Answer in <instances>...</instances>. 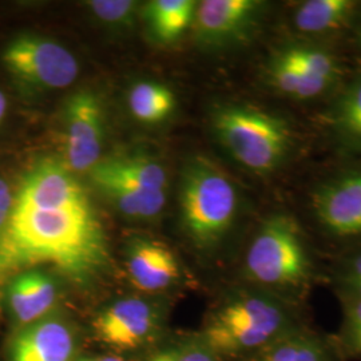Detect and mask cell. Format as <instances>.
<instances>
[{
	"mask_svg": "<svg viewBox=\"0 0 361 361\" xmlns=\"http://www.w3.org/2000/svg\"><path fill=\"white\" fill-rule=\"evenodd\" d=\"M107 264L104 225L77 177L54 161L28 169L0 235V300L13 277L40 265L83 285L98 277Z\"/></svg>",
	"mask_w": 361,
	"mask_h": 361,
	"instance_id": "cell-1",
	"label": "cell"
},
{
	"mask_svg": "<svg viewBox=\"0 0 361 361\" xmlns=\"http://www.w3.org/2000/svg\"><path fill=\"white\" fill-rule=\"evenodd\" d=\"M210 126L232 159L261 177L280 173L297 153L295 123L284 114L256 104H219L210 114Z\"/></svg>",
	"mask_w": 361,
	"mask_h": 361,
	"instance_id": "cell-2",
	"label": "cell"
},
{
	"mask_svg": "<svg viewBox=\"0 0 361 361\" xmlns=\"http://www.w3.org/2000/svg\"><path fill=\"white\" fill-rule=\"evenodd\" d=\"M296 328L289 301L262 289L244 290L212 312L201 338L219 359L250 357Z\"/></svg>",
	"mask_w": 361,
	"mask_h": 361,
	"instance_id": "cell-3",
	"label": "cell"
},
{
	"mask_svg": "<svg viewBox=\"0 0 361 361\" xmlns=\"http://www.w3.org/2000/svg\"><path fill=\"white\" fill-rule=\"evenodd\" d=\"M245 276L262 290L292 302L308 290L314 265L305 233L292 214L262 219L246 250Z\"/></svg>",
	"mask_w": 361,
	"mask_h": 361,
	"instance_id": "cell-4",
	"label": "cell"
},
{
	"mask_svg": "<svg viewBox=\"0 0 361 361\" xmlns=\"http://www.w3.org/2000/svg\"><path fill=\"white\" fill-rule=\"evenodd\" d=\"M241 210V194L231 176L205 155H193L180 174L183 231L194 245L212 250L231 233Z\"/></svg>",
	"mask_w": 361,
	"mask_h": 361,
	"instance_id": "cell-5",
	"label": "cell"
},
{
	"mask_svg": "<svg viewBox=\"0 0 361 361\" xmlns=\"http://www.w3.org/2000/svg\"><path fill=\"white\" fill-rule=\"evenodd\" d=\"M262 79L280 97L310 102L334 95L347 80V66L319 40L295 38L271 50L262 67Z\"/></svg>",
	"mask_w": 361,
	"mask_h": 361,
	"instance_id": "cell-6",
	"label": "cell"
},
{
	"mask_svg": "<svg viewBox=\"0 0 361 361\" xmlns=\"http://www.w3.org/2000/svg\"><path fill=\"white\" fill-rule=\"evenodd\" d=\"M1 61L19 83L35 90L65 89L79 74L77 58L65 46L31 34L11 40Z\"/></svg>",
	"mask_w": 361,
	"mask_h": 361,
	"instance_id": "cell-7",
	"label": "cell"
},
{
	"mask_svg": "<svg viewBox=\"0 0 361 361\" xmlns=\"http://www.w3.org/2000/svg\"><path fill=\"white\" fill-rule=\"evenodd\" d=\"M268 4L259 0H204L197 4L193 31L209 50H225L252 38L265 18Z\"/></svg>",
	"mask_w": 361,
	"mask_h": 361,
	"instance_id": "cell-8",
	"label": "cell"
},
{
	"mask_svg": "<svg viewBox=\"0 0 361 361\" xmlns=\"http://www.w3.org/2000/svg\"><path fill=\"white\" fill-rule=\"evenodd\" d=\"M104 142L102 102L90 90L68 97L63 110V164L71 173H90L101 161Z\"/></svg>",
	"mask_w": 361,
	"mask_h": 361,
	"instance_id": "cell-9",
	"label": "cell"
},
{
	"mask_svg": "<svg viewBox=\"0 0 361 361\" xmlns=\"http://www.w3.org/2000/svg\"><path fill=\"white\" fill-rule=\"evenodd\" d=\"M310 209L331 237H361V168L348 169L322 180L310 193Z\"/></svg>",
	"mask_w": 361,
	"mask_h": 361,
	"instance_id": "cell-10",
	"label": "cell"
},
{
	"mask_svg": "<svg viewBox=\"0 0 361 361\" xmlns=\"http://www.w3.org/2000/svg\"><path fill=\"white\" fill-rule=\"evenodd\" d=\"M159 326L154 307L140 298H123L104 308L92 322L95 337L111 348H140Z\"/></svg>",
	"mask_w": 361,
	"mask_h": 361,
	"instance_id": "cell-11",
	"label": "cell"
},
{
	"mask_svg": "<svg viewBox=\"0 0 361 361\" xmlns=\"http://www.w3.org/2000/svg\"><path fill=\"white\" fill-rule=\"evenodd\" d=\"M75 350L74 328L65 319L50 314L16 332L8 361H73Z\"/></svg>",
	"mask_w": 361,
	"mask_h": 361,
	"instance_id": "cell-12",
	"label": "cell"
},
{
	"mask_svg": "<svg viewBox=\"0 0 361 361\" xmlns=\"http://www.w3.org/2000/svg\"><path fill=\"white\" fill-rule=\"evenodd\" d=\"M3 296L15 323L23 328L51 314L58 285L47 271L30 269L13 277L4 286Z\"/></svg>",
	"mask_w": 361,
	"mask_h": 361,
	"instance_id": "cell-13",
	"label": "cell"
},
{
	"mask_svg": "<svg viewBox=\"0 0 361 361\" xmlns=\"http://www.w3.org/2000/svg\"><path fill=\"white\" fill-rule=\"evenodd\" d=\"M131 283L143 292H159L180 277V265L168 246L147 238H134L126 250Z\"/></svg>",
	"mask_w": 361,
	"mask_h": 361,
	"instance_id": "cell-14",
	"label": "cell"
},
{
	"mask_svg": "<svg viewBox=\"0 0 361 361\" xmlns=\"http://www.w3.org/2000/svg\"><path fill=\"white\" fill-rule=\"evenodd\" d=\"M360 8L355 0H304L292 6L289 23L298 37L316 40L355 26Z\"/></svg>",
	"mask_w": 361,
	"mask_h": 361,
	"instance_id": "cell-15",
	"label": "cell"
},
{
	"mask_svg": "<svg viewBox=\"0 0 361 361\" xmlns=\"http://www.w3.org/2000/svg\"><path fill=\"white\" fill-rule=\"evenodd\" d=\"M323 126L345 153L361 155V73L348 78L324 110Z\"/></svg>",
	"mask_w": 361,
	"mask_h": 361,
	"instance_id": "cell-16",
	"label": "cell"
},
{
	"mask_svg": "<svg viewBox=\"0 0 361 361\" xmlns=\"http://www.w3.org/2000/svg\"><path fill=\"white\" fill-rule=\"evenodd\" d=\"M91 178L118 180L149 192L166 193L168 173L155 159L141 155H116L101 159L90 171Z\"/></svg>",
	"mask_w": 361,
	"mask_h": 361,
	"instance_id": "cell-17",
	"label": "cell"
},
{
	"mask_svg": "<svg viewBox=\"0 0 361 361\" xmlns=\"http://www.w3.org/2000/svg\"><path fill=\"white\" fill-rule=\"evenodd\" d=\"M247 361H334V355L322 337L296 328L258 350Z\"/></svg>",
	"mask_w": 361,
	"mask_h": 361,
	"instance_id": "cell-18",
	"label": "cell"
},
{
	"mask_svg": "<svg viewBox=\"0 0 361 361\" xmlns=\"http://www.w3.org/2000/svg\"><path fill=\"white\" fill-rule=\"evenodd\" d=\"M91 180L122 214L130 219H154L161 214L168 200L166 193L149 192L118 180L104 178H91Z\"/></svg>",
	"mask_w": 361,
	"mask_h": 361,
	"instance_id": "cell-19",
	"label": "cell"
},
{
	"mask_svg": "<svg viewBox=\"0 0 361 361\" xmlns=\"http://www.w3.org/2000/svg\"><path fill=\"white\" fill-rule=\"evenodd\" d=\"M197 1L154 0L146 7V19L155 38L170 43L193 25Z\"/></svg>",
	"mask_w": 361,
	"mask_h": 361,
	"instance_id": "cell-20",
	"label": "cell"
},
{
	"mask_svg": "<svg viewBox=\"0 0 361 361\" xmlns=\"http://www.w3.org/2000/svg\"><path fill=\"white\" fill-rule=\"evenodd\" d=\"M128 102L135 119L143 123H158L173 113L176 97L166 86L145 80L130 89Z\"/></svg>",
	"mask_w": 361,
	"mask_h": 361,
	"instance_id": "cell-21",
	"label": "cell"
},
{
	"mask_svg": "<svg viewBox=\"0 0 361 361\" xmlns=\"http://www.w3.org/2000/svg\"><path fill=\"white\" fill-rule=\"evenodd\" d=\"M343 324L340 328V348L352 357L361 359V298L340 293Z\"/></svg>",
	"mask_w": 361,
	"mask_h": 361,
	"instance_id": "cell-22",
	"label": "cell"
},
{
	"mask_svg": "<svg viewBox=\"0 0 361 361\" xmlns=\"http://www.w3.org/2000/svg\"><path fill=\"white\" fill-rule=\"evenodd\" d=\"M149 361H219V357L200 338L158 352Z\"/></svg>",
	"mask_w": 361,
	"mask_h": 361,
	"instance_id": "cell-23",
	"label": "cell"
},
{
	"mask_svg": "<svg viewBox=\"0 0 361 361\" xmlns=\"http://www.w3.org/2000/svg\"><path fill=\"white\" fill-rule=\"evenodd\" d=\"M89 7L104 23L125 25L131 19L137 3L129 0H95L89 3Z\"/></svg>",
	"mask_w": 361,
	"mask_h": 361,
	"instance_id": "cell-24",
	"label": "cell"
},
{
	"mask_svg": "<svg viewBox=\"0 0 361 361\" xmlns=\"http://www.w3.org/2000/svg\"><path fill=\"white\" fill-rule=\"evenodd\" d=\"M15 193L8 180L0 174V235L4 232L13 213Z\"/></svg>",
	"mask_w": 361,
	"mask_h": 361,
	"instance_id": "cell-25",
	"label": "cell"
},
{
	"mask_svg": "<svg viewBox=\"0 0 361 361\" xmlns=\"http://www.w3.org/2000/svg\"><path fill=\"white\" fill-rule=\"evenodd\" d=\"M361 283V249L343 264L338 271V285Z\"/></svg>",
	"mask_w": 361,
	"mask_h": 361,
	"instance_id": "cell-26",
	"label": "cell"
},
{
	"mask_svg": "<svg viewBox=\"0 0 361 361\" xmlns=\"http://www.w3.org/2000/svg\"><path fill=\"white\" fill-rule=\"evenodd\" d=\"M340 286V293L348 295V296L357 297L361 298V283H352V284H341Z\"/></svg>",
	"mask_w": 361,
	"mask_h": 361,
	"instance_id": "cell-27",
	"label": "cell"
},
{
	"mask_svg": "<svg viewBox=\"0 0 361 361\" xmlns=\"http://www.w3.org/2000/svg\"><path fill=\"white\" fill-rule=\"evenodd\" d=\"M78 361H125L119 356L114 355H106V356H89V357H82Z\"/></svg>",
	"mask_w": 361,
	"mask_h": 361,
	"instance_id": "cell-28",
	"label": "cell"
},
{
	"mask_svg": "<svg viewBox=\"0 0 361 361\" xmlns=\"http://www.w3.org/2000/svg\"><path fill=\"white\" fill-rule=\"evenodd\" d=\"M7 106H8V102H7V97L4 95V92L0 90V122L3 121V118L6 116V113H7Z\"/></svg>",
	"mask_w": 361,
	"mask_h": 361,
	"instance_id": "cell-29",
	"label": "cell"
},
{
	"mask_svg": "<svg viewBox=\"0 0 361 361\" xmlns=\"http://www.w3.org/2000/svg\"><path fill=\"white\" fill-rule=\"evenodd\" d=\"M353 27H355V40H356L357 46L361 49V13Z\"/></svg>",
	"mask_w": 361,
	"mask_h": 361,
	"instance_id": "cell-30",
	"label": "cell"
}]
</instances>
